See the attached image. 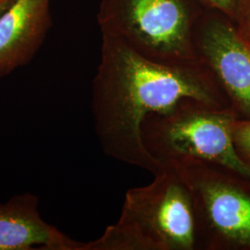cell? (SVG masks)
Here are the masks:
<instances>
[{"mask_svg":"<svg viewBox=\"0 0 250 250\" xmlns=\"http://www.w3.org/2000/svg\"><path fill=\"white\" fill-rule=\"evenodd\" d=\"M238 119L232 108H214L185 100L145 122L142 136L146 150L160 166L183 160L212 162L250 175L238 157L232 130Z\"/></svg>","mask_w":250,"mask_h":250,"instance_id":"cell-4","label":"cell"},{"mask_svg":"<svg viewBox=\"0 0 250 250\" xmlns=\"http://www.w3.org/2000/svg\"><path fill=\"white\" fill-rule=\"evenodd\" d=\"M205 10L199 0H101L98 22L102 35L151 60L192 62L195 29Z\"/></svg>","mask_w":250,"mask_h":250,"instance_id":"cell-3","label":"cell"},{"mask_svg":"<svg viewBox=\"0 0 250 250\" xmlns=\"http://www.w3.org/2000/svg\"><path fill=\"white\" fill-rule=\"evenodd\" d=\"M185 100L214 108L230 107L211 72L199 60L157 62L117 37L102 35L91 109L99 144L108 157L154 174L161 166L145 146L143 125L148 117Z\"/></svg>","mask_w":250,"mask_h":250,"instance_id":"cell-1","label":"cell"},{"mask_svg":"<svg viewBox=\"0 0 250 250\" xmlns=\"http://www.w3.org/2000/svg\"><path fill=\"white\" fill-rule=\"evenodd\" d=\"M232 140L238 157L250 168V120L237 119L235 121Z\"/></svg>","mask_w":250,"mask_h":250,"instance_id":"cell-9","label":"cell"},{"mask_svg":"<svg viewBox=\"0 0 250 250\" xmlns=\"http://www.w3.org/2000/svg\"><path fill=\"white\" fill-rule=\"evenodd\" d=\"M194 46L238 119L250 120V44L234 21L206 9L195 29Z\"/></svg>","mask_w":250,"mask_h":250,"instance_id":"cell-6","label":"cell"},{"mask_svg":"<svg viewBox=\"0 0 250 250\" xmlns=\"http://www.w3.org/2000/svg\"><path fill=\"white\" fill-rule=\"evenodd\" d=\"M206 9L218 11L234 21L237 0H199Z\"/></svg>","mask_w":250,"mask_h":250,"instance_id":"cell-11","label":"cell"},{"mask_svg":"<svg viewBox=\"0 0 250 250\" xmlns=\"http://www.w3.org/2000/svg\"><path fill=\"white\" fill-rule=\"evenodd\" d=\"M150 184L129 189L119 220L83 250H199L192 193L170 165Z\"/></svg>","mask_w":250,"mask_h":250,"instance_id":"cell-2","label":"cell"},{"mask_svg":"<svg viewBox=\"0 0 250 250\" xmlns=\"http://www.w3.org/2000/svg\"><path fill=\"white\" fill-rule=\"evenodd\" d=\"M84 245L45 222L35 194L0 202V250H83Z\"/></svg>","mask_w":250,"mask_h":250,"instance_id":"cell-8","label":"cell"},{"mask_svg":"<svg viewBox=\"0 0 250 250\" xmlns=\"http://www.w3.org/2000/svg\"><path fill=\"white\" fill-rule=\"evenodd\" d=\"M12 2H13V0H0V15Z\"/></svg>","mask_w":250,"mask_h":250,"instance_id":"cell-12","label":"cell"},{"mask_svg":"<svg viewBox=\"0 0 250 250\" xmlns=\"http://www.w3.org/2000/svg\"><path fill=\"white\" fill-rule=\"evenodd\" d=\"M51 0H13L0 15V78L26 66L45 41Z\"/></svg>","mask_w":250,"mask_h":250,"instance_id":"cell-7","label":"cell"},{"mask_svg":"<svg viewBox=\"0 0 250 250\" xmlns=\"http://www.w3.org/2000/svg\"><path fill=\"white\" fill-rule=\"evenodd\" d=\"M234 23L243 38L250 44V0H237Z\"/></svg>","mask_w":250,"mask_h":250,"instance_id":"cell-10","label":"cell"},{"mask_svg":"<svg viewBox=\"0 0 250 250\" xmlns=\"http://www.w3.org/2000/svg\"><path fill=\"white\" fill-rule=\"evenodd\" d=\"M166 165L192 193L199 250H250V175L198 160Z\"/></svg>","mask_w":250,"mask_h":250,"instance_id":"cell-5","label":"cell"}]
</instances>
